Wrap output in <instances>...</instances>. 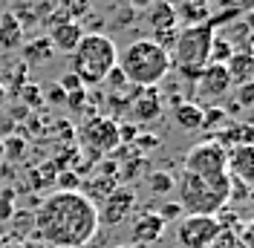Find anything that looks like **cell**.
I'll use <instances>...</instances> for the list:
<instances>
[{"instance_id":"cell-8","label":"cell","mask_w":254,"mask_h":248,"mask_svg":"<svg viewBox=\"0 0 254 248\" xmlns=\"http://www.w3.org/2000/svg\"><path fill=\"white\" fill-rule=\"evenodd\" d=\"M81 141L84 147H90L93 153H110L116 150L122 139H119V124L107 119V116H95L81 127Z\"/></svg>"},{"instance_id":"cell-31","label":"cell","mask_w":254,"mask_h":248,"mask_svg":"<svg viewBox=\"0 0 254 248\" xmlns=\"http://www.w3.org/2000/svg\"><path fill=\"white\" fill-rule=\"evenodd\" d=\"M116 248H139V246H133V243H125V246H116Z\"/></svg>"},{"instance_id":"cell-18","label":"cell","mask_w":254,"mask_h":248,"mask_svg":"<svg viewBox=\"0 0 254 248\" xmlns=\"http://www.w3.org/2000/svg\"><path fill=\"white\" fill-rule=\"evenodd\" d=\"M225 69H228V75H231V84H234V87L252 84V78H254V58H252V52H234V55L225 61Z\"/></svg>"},{"instance_id":"cell-26","label":"cell","mask_w":254,"mask_h":248,"mask_svg":"<svg viewBox=\"0 0 254 248\" xmlns=\"http://www.w3.org/2000/svg\"><path fill=\"white\" fill-rule=\"evenodd\" d=\"M61 190H81L75 173H61Z\"/></svg>"},{"instance_id":"cell-15","label":"cell","mask_w":254,"mask_h":248,"mask_svg":"<svg viewBox=\"0 0 254 248\" xmlns=\"http://www.w3.org/2000/svg\"><path fill=\"white\" fill-rule=\"evenodd\" d=\"M139 93L133 98V116L139 122H153L162 113V95L156 93V87H136Z\"/></svg>"},{"instance_id":"cell-20","label":"cell","mask_w":254,"mask_h":248,"mask_svg":"<svg viewBox=\"0 0 254 248\" xmlns=\"http://www.w3.org/2000/svg\"><path fill=\"white\" fill-rule=\"evenodd\" d=\"M23 23L17 20L15 12H3L0 15V47L3 49H17L23 41Z\"/></svg>"},{"instance_id":"cell-21","label":"cell","mask_w":254,"mask_h":248,"mask_svg":"<svg viewBox=\"0 0 254 248\" xmlns=\"http://www.w3.org/2000/svg\"><path fill=\"white\" fill-rule=\"evenodd\" d=\"M52 55H55V49L49 44V38H32V41L23 44V61L32 63V66L35 63H47Z\"/></svg>"},{"instance_id":"cell-1","label":"cell","mask_w":254,"mask_h":248,"mask_svg":"<svg viewBox=\"0 0 254 248\" xmlns=\"http://www.w3.org/2000/svg\"><path fill=\"white\" fill-rule=\"evenodd\" d=\"M35 228L52 248H81L98 234V205L84 190H55L41 202Z\"/></svg>"},{"instance_id":"cell-7","label":"cell","mask_w":254,"mask_h":248,"mask_svg":"<svg viewBox=\"0 0 254 248\" xmlns=\"http://www.w3.org/2000/svg\"><path fill=\"white\" fill-rule=\"evenodd\" d=\"M222 222L220 217H202V214H188L176 225V240L182 248H211L220 237Z\"/></svg>"},{"instance_id":"cell-6","label":"cell","mask_w":254,"mask_h":248,"mask_svg":"<svg viewBox=\"0 0 254 248\" xmlns=\"http://www.w3.org/2000/svg\"><path fill=\"white\" fill-rule=\"evenodd\" d=\"M182 171L196 173V176H225L228 173V150L217 139L199 141L185 153Z\"/></svg>"},{"instance_id":"cell-23","label":"cell","mask_w":254,"mask_h":248,"mask_svg":"<svg viewBox=\"0 0 254 248\" xmlns=\"http://www.w3.org/2000/svg\"><path fill=\"white\" fill-rule=\"evenodd\" d=\"M147 190L153 193V196H165V193H171L174 190V176L171 173H150L147 176Z\"/></svg>"},{"instance_id":"cell-27","label":"cell","mask_w":254,"mask_h":248,"mask_svg":"<svg viewBox=\"0 0 254 248\" xmlns=\"http://www.w3.org/2000/svg\"><path fill=\"white\" fill-rule=\"evenodd\" d=\"M252 95H254V84H243V87H240V104L249 107V104H252Z\"/></svg>"},{"instance_id":"cell-5","label":"cell","mask_w":254,"mask_h":248,"mask_svg":"<svg viewBox=\"0 0 254 248\" xmlns=\"http://www.w3.org/2000/svg\"><path fill=\"white\" fill-rule=\"evenodd\" d=\"M214 35H217V26L211 20L208 23H196V26H179L176 41L171 47V66H176L182 75L196 78V72L211 58Z\"/></svg>"},{"instance_id":"cell-9","label":"cell","mask_w":254,"mask_h":248,"mask_svg":"<svg viewBox=\"0 0 254 248\" xmlns=\"http://www.w3.org/2000/svg\"><path fill=\"white\" fill-rule=\"evenodd\" d=\"M133 208H136V193L130 187H116L110 196H104L98 202V225L116 228L133 214Z\"/></svg>"},{"instance_id":"cell-14","label":"cell","mask_w":254,"mask_h":248,"mask_svg":"<svg viewBox=\"0 0 254 248\" xmlns=\"http://www.w3.org/2000/svg\"><path fill=\"white\" fill-rule=\"evenodd\" d=\"M174 12L182 26H196V23L211 20V3L208 0H176Z\"/></svg>"},{"instance_id":"cell-24","label":"cell","mask_w":254,"mask_h":248,"mask_svg":"<svg viewBox=\"0 0 254 248\" xmlns=\"http://www.w3.org/2000/svg\"><path fill=\"white\" fill-rule=\"evenodd\" d=\"M113 190H116V182H113L110 176H104V179H98V182L93 185V193H95V196H93V202L98 205V202L104 199V196H110Z\"/></svg>"},{"instance_id":"cell-25","label":"cell","mask_w":254,"mask_h":248,"mask_svg":"<svg viewBox=\"0 0 254 248\" xmlns=\"http://www.w3.org/2000/svg\"><path fill=\"white\" fill-rule=\"evenodd\" d=\"M159 217L165 219V222H179V219L185 217V214H182V208H179V202H171V205H162V211H159Z\"/></svg>"},{"instance_id":"cell-19","label":"cell","mask_w":254,"mask_h":248,"mask_svg":"<svg viewBox=\"0 0 254 248\" xmlns=\"http://www.w3.org/2000/svg\"><path fill=\"white\" fill-rule=\"evenodd\" d=\"M202 113L205 110L199 107V104H193V101H179L174 107V122L179 130H202Z\"/></svg>"},{"instance_id":"cell-30","label":"cell","mask_w":254,"mask_h":248,"mask_svg":"<svg viewBox=\"0 0 254 248\" xmlns=\"http://www.w3.org/2000/svg\"><path fill=\"white\" fill-rule=\"evenodd\" d=\"M6 101V78L0 75V104Z\"/></svg>"},{"instance_id":"cell-10","label":"cell","mask_w":254,"mask_h":248,"mask_svg":"<svg viewBox=\"0 0 254 248\" xmlns=\"http://www.w3.org/2000/svg\"><path fill=\"white\" fill-rule=\"evenodd\" d=\"M196 90L199 95H205V98H222V95L231 93V75H228V69H225V63H205L199 72H196Z\"/></svg>"},{"instance_id":"cell-3","label":"cell","mask_w":254,"mask_h":248,"mask_svg":"<svg viewBox=\"0 0 254 248\" xmlns=\"http://www.w3.org/2000/svg\"><path fill=\"white\" fill-rule=\"evenodd\" d=\"M116 66L133 87H156L171 72V55L153 38H139V41H130L119 52Z\"/></svg>"},{"instance_id":"cell-32","label":"cell","mask_w":254,"mask_h":248,"mask_svg":"<svg viewBox=\"0 0 254 248\" xmlns=\"http://www.w3.org/2000/svg\"><path fill=\"white\" fill-rule=\"evenodd\" d=\"M23 3H26V6H35V3H41V0H23Z\"/></svg>"},{"instance_id":"cell-29","label":"cell","mask_w":254,"mask_h":248,"mask_svg":"<svg viewBox=\"0 0 254 248\" xmlns=\"http://www.w3.org/2000/svg\"><path fill=\"white\" fill-rule=\"evenodd\" d=\"M150 3H153V0H130L133 9H150Z\"/></svg>"},{"instance_id":"cell-4","label":"cell","mask_w":254,"mask_h":248,"mask_svg":"<svg viewBox=\"0 0 254 248\" xmlns=\"http://www.w3.org/2000/svg\"><path fill=\"white\" fill-rule=\"evenodd\" d=\"M66 58H69V72L84 87H93V84H104L107 72L116 66L119 47L113 44V38L101 35V32H84Z\"/></svg>"},{"instance_id":"cell-13","label":"cell","mask_w":254,"mask_h":248,"mask_svg":"<svg viewBox=\"0 0 254 248\" xmlns=\"http://www.w3.org/2000/svg\"><path fill=\"white\" fill-rule=\"evenodd\" d=\"M228 176L237 179L243 185L254 182V147L252 144H240L228 150Z\"/></svg>"},{"instance_id":"cell-11","label":"cell","mask_w":254,"mask_h":248,"mask_svg":"<svg viewBox=\"0 0 254 248\" xmlns=\"http://www.w3.org/2000/svg\"><path fill=\"white\" fill-rule=\"evenodd\" d=\"M165 219L159 217V211H144L139 217L133 219V246H153L162 240V234H165Z\"/></svg>"},{"instance_id":"cell-28","label":"cell","mask_w":254,"mask_h":248,"mask_svg":"<svg viewBox=\"0 0 254 248\" xmlns=\"http://www.w3.org/2000/svg\"><path fill=\"white\" fill-rule=\"evenodd\" d=\"M208 3L225 12V9H240V3H243V0H208Z\"/></svg>"},{"instance_id":"cell-12","label":"cell","mask_w":254,"mask_h":248,"mask_svg":"<svg viewBox=\"0 0 254 248\" xmlns=\"http://www.w3.org/2000/svg\"><path fill=\"white\" fill-rule=\"evenodd\" d=\"M81 35H84V29H81L78 20H55L52 26H49V44H52V49L55 52H61V55H69L72 49H75V44L81 41Z\"/></svg>"},{"instance_id":"cell-16","label":"cell","mask_w":254,"mask_h":248,"mask_svg":"<svg viewBox=\"0 0 254 248\" xmlns=\"http://www.w3.org/2000/svg\"><path fill=\"white\" fill-rule=\"evenodd\" d=\"M220 38L231 47V52H252V23L246 17L243 20H231L220 32Z\"/></svg>"},{"instance_id":"cell-17","label":"cell","mask_w":254,"mask_h":248,"mask_svg":"<svg viewBox=\"0 0 254 248\" xmlns=\"http://www.w3.org/2000/svg\"><path fill=\"white\" fill-rule=\"evenodd\" d=\"M147 23H150V29H153V32L179 29L174 3H168V0H153V3H150V9H147Z\"/></svg>"},{"instance_id":"cell-2","label":"cell","mask_w":254,"mask_h":248,"mask_svg":"<svg viewBox=\"0 0 254 248\" xmlns=\"http://www.w3.org/2000/svg\"><path fill=\"white\" fill-rule=\"evenodd\" d=\"M174 190L182 214L217 217L225 202L231 199V176H196L182 171L179 179H174Z\"/></svg>"},{"instance_id":"cell-22","label":"cell","mask_w":254,"mask_h":248,"mask_svg":"<svg viewBox=\"0 0 254 248\" xmlns=\"http://www.w3.org/2000/svg\"><path fill=\"white\" fill-rule=\"evenodd\" d=\"M90 9H93V0H55V15H58L55 20H81Z\"/></svg>"}]
</instances>
